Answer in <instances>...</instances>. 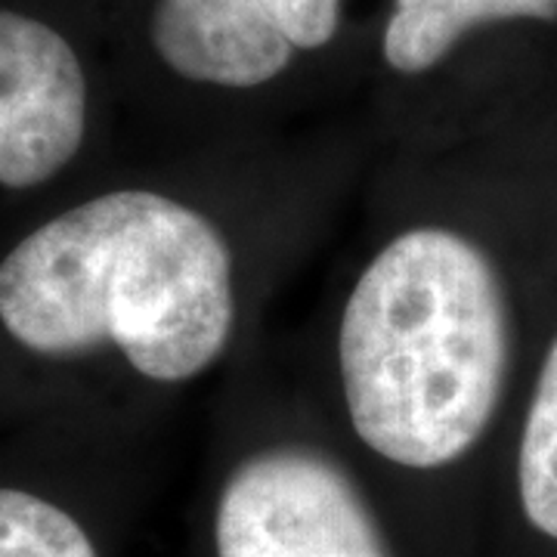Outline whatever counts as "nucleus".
Listing matches in <instances>:
<instances>
[{
  "instance_id": "nucleus-2",
  "label": "nucleus",
  "mask_w": 557,
  "mask_h": 557,
  "mask_svg": "<svg viewBox=\"0 0 557 557\" xmlns=\"http://www.w3.org/2000/svg\"><path fill=\"white\" fill-rule=\"evenodd\" d=\"M508 313L474 242L421 226L366 267L341 319V379L366 446L403 468L465 456L496 412Z\"/></svg>"
},
{
  "instance_id": "nucleus-8",
  "label": "nucleus",
  "mask_w": 557,
  "mask_h": 557,
  "mask_svg": "<svg viewBox=\"0 0 557 557\" xmlns=\"http://www.w3.org/2000/svg\"><path fill=\"white\" fill-rule=\"evenodd\" d=\"M0 557H97V548L62 508L32 493L0 490Z\"/></svg>"
},
{
  "instance_id": "nucleus-5",
  "label": "nucleus",
  "mask_w": 557,
  "mask_h": 557,
  "mask_svg": "<svg viewBox=\"0 0 557 557\" xmlns=\"http://www.w3.org/2000/svg\"><path fill=\"white\" fill-rule=\"evenodd\" d=\"M152 44L177 75L218 87L276 78L295 50L263 0H161Z\"/></svg>"
},
{
  "instance_id": "nucleus-6",
  "label": "nucleus",
  "mask_w": 557,
  "mask_h": 557,
  "mask_svg": "<svg viewBox=\"0 0 557 557\" xmlns=\"http://www.w3.org/2000/svg\"><path fill=\"white\" fill-rule=\"evenodd\" d=\"M557 20V0H394L384 60L403 75L437 65L456 40L483 22Z\"/></svg>"
},
{
  "instance_id": "nucleus-4",
  "label": "nucleus",
  "mask_w": 557,
  "mask_h": 557,
  "mask_svg": "<svg viewBox=\"0 0 557 557\" xmlns=\"http://www.w3.org/2000/svg\"><path fill=\"white\" fill-rule=\"evenodd\" d=\"M87 84L69 40L50 25L0 10V183L32 189L75 159Z\"/></svg>"
},
{
  "instance_id": "nucleus-9",
  "label": "nucleus",
  "mask_w": 557,
  "mask_h": 557,
  "mask_svg": "<svg viewBox=\"0 0 557 557\" xmlns=\"http://www.w3.org/2000/svg\"><path fill=\"white\" fill-rule=\"evenodd\" d=\"M282 32L300 50H317L335 38L341 0H263Z\"/></svg>"
},
{
  "instance_id": "nucleus-1",
  "label": "nucleus",
  "mask_w": 557,
  "mask_h": 557,
  "mask_svg": "<svg viewBox=\"0 0 557 557\" xmlns=\"http://www.w3.org/2000/svg\"><path fill=\"white\" fill-rule=\"evenodd\" d=\"M233 313L223 236L159 193L84 201L0 263V322L44 357L115 344L139 375L186 381L223 354Z\"/></svg>"
},
{
  "instance_id": "nucleus-7",
  "label": "nucleus",
  "mask_w": 557,
  "mask_h": 557,
  "mask_svg": "<svg viewBox=\"0 0 557 557\" xmlns=\"http://www.w3.org/2000/svg\"><path fill=\"white\" fill-rule=\"evenodd\" d=\"M518 483L530 523L545 536L557 539V341L545 357L536 397L523 424Z\"/></svg>"
},
{
  "instance_id": "nucleus-3",
  "label": "nucleus",
  "mask_w": 557,
  "mask_h": 557,
  "mask_svg": "<svg viewBox=\"0 0 557 557\" xmlns=\"http://www.w3.org/2000/svg\"><path fill=\"white\" fill-rule=\"evenodd\" d=\"M218 557H387V548L335 461L310 449H267L223 486Z\"/></svg>"
}]
</instances>
